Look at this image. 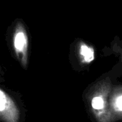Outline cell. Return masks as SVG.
I'll list each match as a JSON object with an SVG mask.
<instances>
[{"mask_svg":"<svg viewBox=\"0 0 122 122\" xmlns=\"http://www.w3.org/2000/svg\"><path fill=\"white\" fill-rule=\"evenodd\" d=\"M113 78L107 75L91 84L83 93V100L93 122H115L109 108V95L114 85Z\"/></svg>","mask_w":122,"mask_h":122,"instance_id":"cell-1","label":"cell"},{"mask_svg":"<svg viewBox=\"0 0 122 122\" xmlns=\"http://www.w3.org/2000/svg\"><path fill=\"white\" fill-rule=\"evenodd\" d=\"M13 49L14 54L24 69L27 68L28 65V51H29V38L28 34L21 22L16 23L12 36Z\"/></svg>","mask_w":122,"mask_h":122,"instance_id":"cell-2","label":"cell"},{"mask_svg":"<svg viewBox=\"0 0 122 122\" xmlns=\"http://www.w3.org/2000/svg\"><path fill=\"white\" fill-rule=\"evenodd\" d=\"M20 111L14 99L0 88V122H19Z\"/></svg>","mask_w":122,"mask_h":122,"instance_id":"cell-3","label":"cell"},{"mask_svg":"<svg viewBox=\"0 0 122 122\" xmlns=\"http://www.w3.org/2000/svg\"><path fill=\"white\" fill-rule=\"evenodd\" d=\"M109 108L115 122L122 120V85L114 84L109 95Z\"/></svg>","mask_w":122,"mask_h":122,"instance_id":"cell-4","label":"cell"},{"mask_svg":"<svg viewBox=\"0 0 122 122\" xmlns=\"http://www.w3.org/2000/svg\"><path fill=\"white\" fill-rule=\"evenodd\" d=\"M77 57L81 66H88L95 59V50L92 46L84 41H79L77 44Z\"/></svg>","mask_w":122,"mask_h":122,"instance_id":"cell-5","label":"cell"},{"mask_svg":"<svg viewBox=\"0 0 122 122\" xmlns=\"http://www.w3.org/2000/svg\"><path fill=\"white\" fill-rule=\"evenodd\" d=\"M114 50L119 54L120 58H121V60H122V46H121L120 44H115V45H114Z\"/></svg>","mask_w":122,"mask_h":122,"instance_id":"cell-6","label":"cell"}]
</instances>
